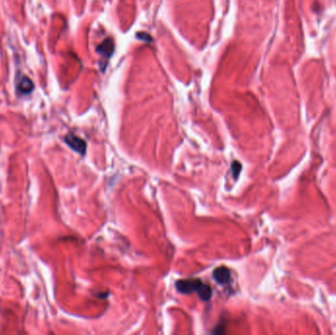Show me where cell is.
<instances>
[{
	"instance_id": "3957f363",
	"label": "cell",
	"mask_w": 336,
	"mask_h": 335,
	"mask_svg": "<svg viewBox=\"0 0 336 335\" xmlns=\"http://www.w3.org/2000/svg\"><path fill=\"white\" fill-rule=\"evenodd\" d=\"M34 89H35V84L29 77L25 75H21L20 77L17 76L16 92L19 96H28L34 91Z\"/></svg>"
},
{
	"instance_id": "6da1fadb",
	"label": "cell",
	"mask_w": 336,
	"mask_h": 335,
	"mask_svg": "<svg viewBox=\"0 0 336 335\" xmlns=\"http://www.w3.org/2000/svg\"><path fill=\"white\" fill-rule=\"evenodd\" d=\"M176 289L182 294L198 293L203 301H208L213 295V290L209 284L200 279H185L176 282Z\"/></svg>"
},
{
	"instance_id": "5b68a950",
	"label": "cell",
	"mask_w": 336,
	"mask_h": 335,
	"mask_svg": "<svg viewBox=\"0 0 336 335\" xmlns=\"http://www.w3.org/2000/svg\"><path fill=\"white\" fill-rule=\"evenodd\" d=\"M114 50V45L111 40H106L104 41L98 48H97V52L100 53L103 56L109 57Z\"/></svg>"
},
{
	"instance_id": "52a82bcc",
	"label": "cell",
	"mask_w": 336,
	"mask_h": 335,
	"mask_svg": "<svg viewBox=\"0 0 336 335\" xmlns=\"http://www.w3.org/2000/svg\"><path fill=\"white\" fill-rule=\"evenodd\" d=\"M138 38H139L140 40H142V41H145V42H151V39H150V37H149L147 34H145V33H142V34L138 35Z\"/></svg>"
},
{
	"instance_id": "7a4b0ae2",
	"label": "cell",
	"mask_w": 336,
	"mask_h": 335,
	"mask_svg": "<svg viewBox=\"0 0 336 335\" xmlns=\"http://www.w3.org/2000/svg\"><path fill=\"white\" fill-rule=\"evenodd\" d=\"M65 143L76 152L84 155L87 151V143L81 139L80 137L74 135V134H67L64 138Z\"/></svg>"
},
{
	"instance_id": "277c9868",
	"label": "cell",
	"mask_w": 336,
	"mask_h": 335,
	"mask_svg": "<svg viewBox=\"0 0 336 335\" xmlns=\"http://www.w3.org/2000/svg\"><path fill=\"white\" fill-rule=\"evenodd\" d=\"M214 278L216 281L221 285H224L230 281L231 272L225 266H219L214 271Z\"/></svg>"
},
{
	"instance_id": "8992f818",
	"label": "cell",
	"mask_w": 336,
	"mask_h": 335,
	"mask_svg": "<svg viewBox=\"0 0 336 335\" xmlns=\"http://www.w3.org/2000/svg\"><path fill=\"white\" fill-rule=\"evenodd\" d=\"M241 163L239 161H234L231 165V170H232V174L234 178H237L238 175L240 174L241 171Z\"/></svg>"
}]
</instances>
